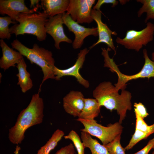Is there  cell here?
<instances>
[{"mask_svg":"<svg viewBox=\"0 0 154 154\" xmlns=\"http://www.w3.org/2000/svg\"><path fill=\"white\" fill-rule=\"evenodd\" d=\"M44 108L43 100L39 93L33 94L28 106L20 112L15 124L9 130L8 138L11 143L21 144L24 139L25 131L42 122Z\"/></svg>","mask_w":154,"mask_h":154,"instance_id":"1","label":"cell"},{"mask_svg":"<svg viewBox=\"0 0 154 154\" xmlns=\"http://www.w3.org/2000/svg\"><path fill=\"white\" fill-rule=\"evenodd\" d=\"M93 95L100 106L110 111H117L119 117L118 122L121 124L125 118L127 111L131 109V93L124 90L119 94L110 82L100 83L93 90Z\"/></svg>","mask_w":154,"mask_h":154,"instance_id":"2","label":"cell"},{"mask_svg":"<svg viewBox=\"0 0 154 154\" xmlns=\"http://www.w3.org/2000/svg\"><path fill=\"white\" fill-rule=\"evenodd\" d=\"M12 48L26 57L31 64L34 63L41 68L43 74V83L49 79H55L54 69L55 60L52 52L34 44L32 48L25 46L17 39L11 43Z\"/></svg>","mask_w":154,"mask_h":154,"instance_id":"3","label":"cell"},{"mask_svg":"<svg viewBox=\"0 0 154 154\" xmlns=\"http://www.w3.org/2000/svg\"><path fill=\"white\" fill-rule=\"evenodd\" d=\"M49 17L43 11L33 13H20L16 20L19 23L10 28L9 32L16 37L25 34H32L36 36L38 41H43L47 36L45 25Z\"/></svg>","mask_w":154,"mask_h":154,"instance_id":"4","label":"cell"},{"mask_svg":"<svg viewBox=\"0 0 154 154\" xmlns=\"http://www.w3.org/2000/svg\"><path fill=\"white\" fill-rule=\"evenodd\" d=\"M143 53L145 63L142 69L137 73L131 75H126L121 73L113 59L109 56L108 53H106L103 54L104 67L109 68L110 70L115 72L118 76V81L114 85L117 91L120 90H125L126 83L129 80L139 78L149 79L151 77L154 78V61L149 58L146 49L143 50Z\"/></svg>","mask_w":154,"mask_h":154,"instance_id":"5","label":"cell"},{"mask_svg":"<svg viewBox=\"0 0 154 154\" xmlns=\"http://www.w3.org/2000/svg\"><path fill=\"white\" fill-rule=\"evenodd\" d=\"M76 120L82 123L84 127L80 130L81 131L86 132L91 135L97 137L104 146L121 134L123 130V127L119 122L104 126L98 123L94 119L88 120L78 118Z\"/></svg>","mask_w":154,"mask_h":154,"instance_id":"6","label":"cell"},{"mask_svg":"<svg viewBox=\"0 0 154 154\" xmlns=\"http://www.w3.org/2000/svg\"><path fill=\"white\" fill-rule=\"evenodd\" d=\"M146 25V27L141 31H127L125 37L123 38L117 37L116 42L128 49L139 51L143 46H146L153 40L154 25L148 22Z\"/></svg>","mask_w":154,"mask_h":154,"instance_id":"7","label":"cell"},{"mask_svg":"<svg viewBox=\"0 0 154 154\" xmlns=\"http://www.w3.org/2000/svg\"><path fill=\"white\" fill-rule=\"evenodd\" d=\"M95 0H70L66 13L79 24H90L94 21L91 15Z\"/></svg>","mask_w":154,"mask_h":154,"instance_id":"8","label":"cell"},{"mask_svg":"<svg viewBox=\"0 0 154 154\" xmlns=\"http://www.w3.org/2000/svg\"><path fill=\"white\" fill-rule=\"evenodd\" d=\"M62 19L64 24L69 31L73 33L75 35L74 39L72 43V47L74 49L80 48L84 43V39L87 37L98 36L97 27H85L73 20L70 16L66 13L62 14Z\"/></svg>","mask_w":154,"mask_h":154,"instance_id":"9","label":"cell"},{"mask_svg":"<svg viewBox=\"0 0 154 154\" xmlns=\"http://www.w3.org/2000/svg\"><path fill=\"white\" fill-rule=\"evenodd\" d=\"M90 49L85 48L81 50L78 54V57L75 64L71 67L65 69H61L55 66L54 69L55 79L59 80L63 77L71 76L75 77L79 84L86 88L89 87L90 84L88 81L84 79L80 73V70L83 66L85 60L86 55Z\"/></svg>","mask_w":154,"mask_h":154,"instance_id":"10","label":"cell"},{"mask_svg":"<svg viewBox=\"0 0 154 154\" xmlns=\"http://www.w3.org/2000/svg\"><path fill=\"white\" fill-rule=\"evenodd\" d=\"M62 14L49 17L45 25L46 33L52 37L54 41V46L58 50L60 49L59 46L60 42H65L68 43L72 42V40L68 38L64 32Z\"/></svg>","mask_w":154,"mask_h":154,"instance_id":"11","label":"cell"},{"mask_svg":"<svg viewBox=\"0 0 154 154\" xmlns=\"http://www.w3.org/2000/svg\"><path fill=\"white\" fill-rule=\"evenodd\" d=\"M102 12L101 10L92 9L91 15L92 17L97 25L98 39V41L89 48L91 49L97 44L103 43L107 45L108 47L116 52V48L114 45L112 35H117V33L111 30L105 23H104L101 19Z\"/></svg>","mask_w":154,"mask_h":154,"instance_id":"12","label":"cell"},{"mask_svg":"<svg viewBox=\"0 0 154 154\" xmlns=\"http://www.w3.org/2000/svg\"><path fill=\"white\" fill-rule=\"evenodd\" d=\"M38 9H29L25 5L24 0H0V14L7 15L13 21H16L20 13H34Z\"/></svg>","mask_w":154,"mask_h":154,"instance_id":"13","label":"cell"},{"mask_svg":"<svg viewBox=\"0 0 154 154\" xmlns=\"http://www.w3.org/2000/svg\"><path fill=\"white\" fill-rule=\"evenodd\" d=\"M84 99L81 92L71 90L63 99V108L68 114L74 117H78L84 107Z\"/></svg>","mask_w":154,"mask_h":154,"instance_id":"14","label":"cell"},{"mask_svg":"<svg viewBox=\"0 0 154 154\" xmlns=\"http://www.w3.org/2000/svg\"><path fill=\"white\" fill-rule=\"evenodd\" d=\"M2 56L0 59V67L5 71L10 67H14L23 56L18 51L14 50L7 45L3 39L0 40Z\"/></svg>","mask_w":154,"mask_h":154,"instance_id":"15","label":"cell"},{"mask_svg":"<svg viewBox=\"0 0 154 154\" xmlns=\"http://www.w3.org/2000/svg\"><path fill=\"white\" fill-rule=\"evenodd\" d=\"M69 3L70 0H42L41 6L49 17H53L66 13Z\"/></svg>","mask_w":154,"mask_h":154,"instance_id":"16","label":"cell"},{"mask_svg":"<svg viewBox=\"0 0 154 154\" xmlns=\"http://www.w3.org/2000/svg\"><path fill=\"white\" fill-rule=\"evenodd\" d=\"M17 67L18 70L16 75L18 80L17 84L19 85L22 92L25 93L32 88L33 83L30 74L27 70V65L23 57L17 64Z\"/></svg>","mask_w":154,"mask_h":154,"instance_id":"17","label":"cell"},{"mask_svg":"<svg viewBox=\"0 0 154 154\" xmlns=\"http://www.w3.org/2000/svg\"><path fill=\"white\" fill-rule=\"evenodd\" d=\"M84 107L78 118L84 119H94L98 116L101 106L95 99L84 98Z\"/></svg>","mask_w":154,"mask_h":154,"instance_id":"18","label":"cell"},{"mask_svg":"<svg viewBox=\"0 0 154 154\" xmlns=\"http://www.w3.org/2000/svg\"><path fill=\"white\" fill-rule=\"evenodd\" d=\"M81 138L85 147L88 148L92 154H110L105 146L93 139L88 133L81 131Z\"/></svg>","mask_w":154,"mask_h":154,"instance_id":"19","label":"cell"},{"mask_svg":"<svg viewBox=\"0 0 154 154\" xmlns=\"http://www.w3.org/2000/svg\"><path fill=\"white\" fill-rule=\"evenodd\" d=\"M64 135V133L62 130L57 129L46 143L38 151L37 154H49L51 151L56 146Z\"/></svg>","mask_w":154,"mask_h":154,"instance_id":"20","label":"cell"},{"mask_svg":"<svg viewBox=\"0 0 154 154\" xmlns=\"http://www.w3.org/2000/svg\"><path fill=\"white\" fill-rule=\"evenodd\" d=\"M136 1L142 4L137 12L138 17H140L143 13H146L145 23H147L149 19H154V0H137Z\"/></svg>","mask_w":154,"mask_h":154,"instance_id":"21","label":"cell"},{"mask_svg":"<svg viewBox=\"0 0 154 154\" xmlns=\"http://www.w3.org/2000/svg\"><path fill=\"white\" fill-rule=\"evenodd\" d=\"M11 23L15 24L16 22L13 21L8 16L0 17V38L1 39H9L11 38V34L9 32V26Z\"/></svg>","mask_w":154,"mask_h":154,"instance_id":"22","label":"cell"},{"mask_svg":"<svg viewBox=\"0 0 154 154\" xmlns=\"http://www.w3.org/2000/svg\"><path fill=\"white\" fill-rule=\"evenodd\" d=\"M121 135L119 134L113 141L105 145L110 154H126L125 150L120 143Z\"/></svg>","mask_w":154,"mask_h":154,"instance_id":"23","label":"cell"},{"mask_svg":"<svg viewBox=\"0 0 154 154\" xmlns=\"http://www.w3.org/2000/svg\"><path fill=\"white\" fill-rule=\"evenodd\" d=\"M66 139H69L72 142L76 148L78 154H84L85 147L78 134L73 130H71L67 135L64 136Z\"/></svg>","mask_w":154,"mask_h":154,"instance_id":"24","label":"cell"},{"mask_svg":"<svg viewBox=\"0 0 154 154\" xmlns=\"http://www.w3.org/2000/svg\"><path fill=\"white\" fill-rule=\"evenodd\" d=\"M135 130L145 133L149 136L154 133V123L151 125H148L142 117L136 114H135Z\"/></svg>","mask_w":154,"mask_h":154,"instance_id":"25","label":"cell"},{"mask_svg":"<svg viewBox=\"0 0 154 154\" xmlns=\"http://www.w3.org/2000/svg\"><path fill=\"white\" fill-rule=\"evenodd\" d=\"M135 114H136L143 119L149 115L147 109L141 103L135 102L133 105Z\"/></svg>","mask_w":154,"mask_h":154,"instance_id":"26","label":"cell"},{"mask_svg":"<svg viewBox=\"0 0 154 154\" xmlns=\"http://www.w3.org/2000/svg\"><path fill=\"white\" fill-rule=\"evenodd\" d=\"M55 154H76L74 146L72 143L62 147Z\"/></svg>","mask_w":154,"mask_h":154,"instance_id":"27","label":"cell"},{"mask_svg":"<svg viewBox=\"0 0 154 154\" xmlns=\"http://www.w3.org/2000/svg\"><path fill=\"white\" fill-rule=\"evenodd\" d=\"M118 3V2L116 0H98L95 5L93 7V9L100 10V8L101 6L104 4H112V7H114L116 6Z\"/></svg>","mask_w":154,"mask_h":154,"instance_id":"28","label":"cell"},{"mask_svg":"<svg viewBox=\"0 0 154 154\" xmlns=\"http://www.w3.org/2000/svg\"><path fill=\"white\" fill-rule=\"evenodd\" d=\"M154 147V138L149 140L146 145L138 151L131 154H149V151Z\"/></svg>","mask_w":154,"mask_h":154,"instance_id":"29","label":"cell"},{"mask_svg":"<svg viewBox=\"0 0 154 154\" xmlns=\"http://www.w3.org/2000/svg\"><path fill=\"white\" fill-rule=\"evenodd\" d=\"M30 1V7L31 8L33 7V8H38V7H36L35 5L39 7V2L40 1V0H31Z\"/></svg>","mask_w":154,"mask_h":154,"instance_id":"30","label":"cell"},{"mask_svg":"<svg viewBox=\"0 0 154 154\" xmlns=\"http://www.w3.org/2000/svg\"><path fill=\"white\" fill-rule=\"evenodd\" d=\"M151 60L152 61H154V52L152 54Z\"/></svg>","mask_w":154,"mask_h":154,"instance_id":"31","label":"cell"},{"mask_svg":"<svg viewBox=\"0 0 154 154\" xmlns=\"http://www.w3.org/2000/svg\"><path fill=\"white\" fill-rule=\"evenodd\" d=\"M153 152H152V154H154V147L153 148Z\"/></svg>","mask_w":154,"mask_h":154,"instance_id":"32","label":"cell"}]
</instances>
